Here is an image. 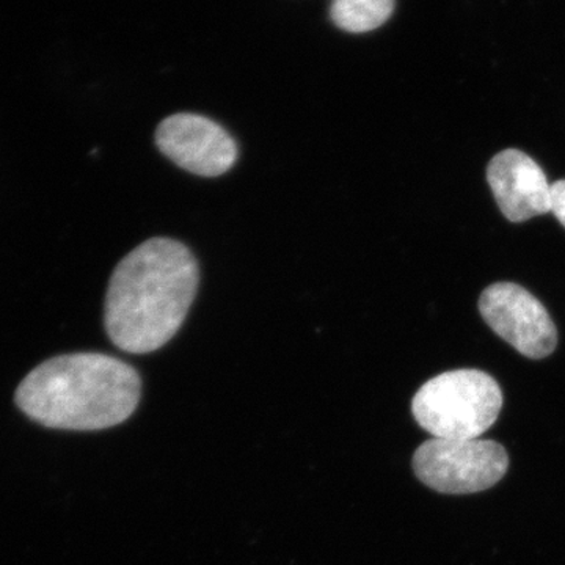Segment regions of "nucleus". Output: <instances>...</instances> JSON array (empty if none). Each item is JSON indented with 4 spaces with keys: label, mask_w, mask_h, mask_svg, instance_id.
Segmentation results:
<instances>
[{
    "label": "nucleus",
    "mask_w": 565,
    "mask_h": 565,
    "mask_svg": "<svg viewBox=\"0 0 565 565\" xmlns=\"http://www.w3.org/2000/svg\"><path fill=\"white\" fill-rule=\"evenodd\" d=\"M191 250L167 237L134 248L111 274L104 323L111 343L129 353L158 351L184 322L199 288Z\"/></svg>",
    "instance_id": "nucleus-1"
},
{
    "label": "nucleus",
    "mask_w": 565,
    "mask_h": 565,
    "mask_svg": "<svg viewBox=\"0 0 565 565\" xmlns=\"http://www.w3.org/2000/svg\"><path fill=\"white\" fill-rule=\"evenodd\" d=\"M140 375L104 353H70L39 364L18 386V407L33 422L63 430H102L136 412Z\"/></svg>",
    "instance_id": "nucleus-2"
},
{
    "label": "nucleus",
    "mask_w": 565,
    "mask_h": 565,
    "mask_svg": "<svg viewBox=\"0 0 565 565\" xmlns=\"http://www.w3.org/2000/svg\"><path fill=\"white\" fill-rule=\"evenodd\" d=\"M503 392L479 370L449 371L430 379L415 394L416 423L433 438L475 440L497 423Z\"/></svg>",
    "instance_id": "nucleus-3"
},
{
    "label": "nucleus",
    "mask_w": 565,
    "mask_h": 565,
    "mask_svg": "<svg viewBox=\"0 0 565 565\" xmlns=\"http://www.w3.org/2000/svg\"><path fill=\"white\" fill-rule=\"evenodd\" d=\"M509 456L493 440L430 438L414 455V471L438 493L470 494L497 486L508 473Z\"/></svg>",
    "instance_id": "nucleus-4"
},
{
    "label": "nucleus",
    "mask_w": 565,
    "mask_h": 565,
    "mask_svg": "<svg viewBox=\"0 0 565 565\" xmlns=\"http://www.w3.org/2000/svg\"><path fill=\"white\" fill-rule=\"evenodd\" d=\"M479 310L498 337L527 359L552 355L557 330L544 305L515 282H494L482 292Z\"/></svg>",
    "instance_id": "nucleus-5"
},
{
    "label": "nucleus",
    "mask_w": 565,
    "mask_h": 565,
    "mask_svg": "<svg viewBox=\"0 0 565 565\" xmlns=\"http://www.w3.org/2000/svg\"><path fill=\"white\" fill-rule=\"evenodd\" d=\"M166 158L199 177H221L237 159V145L221 125L195 114L166 118L156 131Z\"/></svg>",
    "instance_id": "nucleus-6"
},
{
    "label": "nucleus",
    "mask_w": 565,
    "mask_h": 565,
    "mask_svg": "<svg viewBox=\"0 0 565 565\" xmlns=\"http://www.w3.org/2000/svg\"><path fill=\"white\" fill-rule=\"evenodd\" d=\"M487 181L508 221L526 222L552 211V185L539 163L523 151L498 152L487 167Z\"/></svg>",
    "instance_id": "nucleus-7"
},
{
    "label": "nucleus",
    "mask_w": 565,
    "mask_h": 565,
    "mask_svg": "<svg viewBox=\"0 0 565 565\" xmlns=\"http://www.w3.org/2000/svg\"><path fill=\"white\" fill-rule=\"evenodd\" d=\"M394 0H333L330 17L345 32L375 31L392 18Z\"/></svg>",
    "instance_id": "nucleus-8"
},
{
    "label": "nucleus",
    "mask_w": 565,
    "mask_h": 565,
    "mask_svg": "<svg viewBox=\"0 0 565 565\" xmlns=\"http://www.w3.org/2000/svg\"><path fill=\"white\" fill-rule=\"evenodd\" d=\"M565 228V180L552 185V211Z\"/></svg>",
    "instance_id": "nucleus-9"
}]
</instances>
